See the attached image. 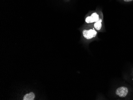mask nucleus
Here are the masks:
<instances>
[{"label":"nucleus","instance_id":"1","mask_svg":"<svg viewBox=\"0 0 133 100\" xmlns=\"http://www.w3.org/2000/svg\"><path fill=\"white\" fill-rule=\"evenodd\" d=\"M83 36L87 39H90L95 37L97 34L96 31L90 29L89 30H84L83 31Z\"/></svg>","mask_w":133,"mask_h":100},{"label":"nucleus","instance_id":"3","mask_svg":"<svg viewBox=\"0 0 133 100\" xmlns=\"http://www.w3.org/2000/svg\"><path fill=\"white\" fill-rule=\"evenodd\" d=\"M99 19V16L97 13L95 12L92 13L90 16H88L86 18L85 21L87 23H93L98 21Z\"/></svg>","mask_w":133,"mask_h":100},{"label":"nucleus","instance_id":"4","mask_svg":"<svg viewBox=\"0 0 133 100\" xmlns=\"http://www.w3.org/2000/svg\"><path fill=\"white\" fill-rule=\"evenodd\" d=\"M35 94L33 92H30L26 94L23 98L24 100H33L35 98Z\"/></svg>","mask_w":133,"mask_h":100},{"label":"nucleus","instance_id":"5","mask_svg":"<svg viewBox=\"0 0 133 100\" xmlns=\"http://www.w3.org/2000/svg\"><path fill=\"white\" fill-rule=\"evenodd\" d=\"M102 22V20L101 19H99V20L98 21L96 22V23L94 24V26L97 30H100L101 28Z\"/></svg>","mask_w":133,"mask_h":100},{"label":"nucleus","instance_id":"2","mask_svg":"<svg viewBox=\"0 0 133 100\" xmlns=\"http://www.w3.org/2000/svg\"><path fill=\"white\" fill-rule=\"evenodd\" d=\"M128 90L127 87L122 86L119 87L116 89V93L120 97H124L127 95Z\"/></svg>","mask_w":133,"mask_h":100},{"label":"nucleus","instance_id":"6","mask_svg":"<svg viewBox=\"0 0 133 100\" xmlns=\"http://www.w3.org/2000/svg\"><path fill=\"white\" fill-rule=\"evenodd\" d=\"M133 0H124V1L125 2H130V1H132Z\"/></svg>","mask_w":133,"mask_h":100}]
</instances>
